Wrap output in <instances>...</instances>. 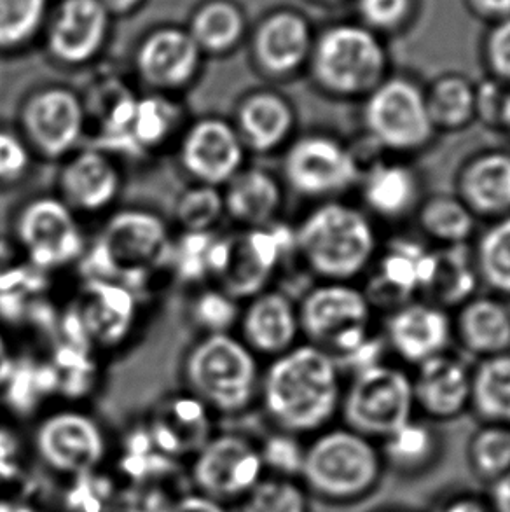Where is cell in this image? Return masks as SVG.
<instances>
[{
	"label": "cell",
	"instance_id": "1",
	"mask_svg": "<svg viewBox=\"0 0 510 512\" xmlns=\"http://www.w3.org/2000/svg\"><path fill=\"white\" fill-rule=\"evenodd\" d=\"M262 406L280 432L304 436L324 429L343 399L341 369L331 353L311 343L292 346L261 374Z\"/></svg>",
	"mask_w": 510,
	"mask_h": 512
},
{
	"label": "cell",
	"instance_id": "2",
	"mask_svg": "<svg viewBox=\"0 0 510 512\" xmlns=\"http://www.w3.org/2000/svg\"><path fill=\"white\" fill-rule=\"evenodd\" d=\"M296 254L320 282H355L380 250L371 215L345 200L317 203L294 228Z\"/></svg>",
	"mask_w": 510,
	"mask_h": 512
},
{
	"label": "cell",
	"instance_id": "3",
	"mask_svg": "<svg viewBox=\"0 0 510 512\" xmlns=\"http://www.w3.org/2000/svg\"><path fill=\"white\" fill-rule=\"evenodd\" d=\"M170 231L149 210H121L105 222L95 247L88 252L86 275L105 278L137 292L172 261Z\"/></svg>",
	"mask_w": 510,
	"mask_h": 512
},
{
	"label": "cell",
	"instance_id": "4",
	"mask_svg": "<svg viewBox=\"0 0 510 512\" xmlns=\"http://www.w3.org/2000/svg\"><path fill=\"white\" fill-rule=\"evenodd\" d=\"M191 394L210 411L236 415L259 395L261 369L255 353L229 333L207 334L186 360Z\"/></svg>",
	"mask_w": 510,
	"mask_h": 512
},
{
	"label": "cell",
	"instance_id": "5",
	"mask_svg": "<svg viewBox=\"0 0 510 512\" xmlns=\"http://www.w3.org/2000/svg\"><path fill=\"white\" fill-rule=\"evenodd\" d=\"M308 343L331 353L339 369L373 338L374 308L353 282H320L297 305Z\"/></svg>",
	"mask_w": 510,
	"mask_h": 512
},
{
	"label": "cell",
	"instance_id": "6",
	"mask_svg": "<svg viewBox=\"0 0 510 512\" xmlns=\"http://www.w3.org/2000/svg\"><path fill=\"white\" fill-rule=\"evenodd\" d=\"M360 121L367 140L393 158L425 151L437 135L425 91L402 77L386 79L364 98Z\"/></svg>",
	"mask_w": 510,
	"mask_h": 512
},
{
	"label": "cell",
	"instance_id": "7",
	"mask_svg": "<svg viewBox=\"0 0 510 512\" xmlns=\"http://www.w3.org/2000/svg\"><path fill=\"white\" fill-rule=\"evenodd\" d=\"M380 453L373 441L352 429H332L304 451L301 476L313 492L329 499H353L380 478Z\"/></svg>",
	"mask_w": 510,
	"mask_h": 512
},
{
	"label": "cell",
	"instance_id": "8",
	"mask_svg": "<svg viewBox=\"0 0 510 512\" xmlns=\"http://www.w3.org/2000/svg\"><path fill=\"white\" fill-rule=\"evenodd\" d=\"M414 408L411 376L402 367L380 362L352 373L339 411L348 429L369 439H385L413 418Z\"/></svg>",
	"mask_w": 510,
	"mask_h": 512
},
{
	"label": "cell",
	"instance_id": "9",
	"mask_svg": "<svg viewBox=\"0 0 510 512\" xmlns=\"http://www.w3.org/2000/svg\"><path fill=\"white\" fill-rule=\"evenodd\" d=\"M364 165L346 140L332 133H308L292 140L283 158V175L294 193L306 200H343L359 186Z\"/></svg>",
	"mask_w": 510,
	"mask_h": 512
},
{
	"label": "cell",
	"instance_id": "10",
	"mask_svg": "<svg viewBox=\"0 0 510 512\" xmlns=\"http://www.w3.org/2000/svg\"><path fill=\"white\" fill-rule=\"evenodd\" d=\"M385 65L380 42L353 27L327 32L313 56L318 86L336 98H366L385 81Z\"/></svg>",
	"mask_w": 510,
	"mask_h": 512
},
{
	"label": "cell",
	"instance_id": "11",
	"mask_svg": "<svg viewBox=\"0 0 510 512\" xmlns=\"http://www.w3.org/2000/svg\"><path fill=\"white\" fill-rule=\"evenodd\" d=\"M20 249L35 270H58L84 254V236L74 210L53 196L30 201L16 224Z\"/></svg>",
	"mask_w": 510,
	"mask_h": 512
},
{
	"label": "cell",
	"instance_id": "12",
	"mask_svg": "<svg viewBox=\"0 0 510 512\" xmlns=\"http://www.w3.org/2000/svg\"><path fill=\"white\" fill-rule=\"evenodd\" d=\"M261 448L236 434L212 436L194 453L196 492L217 502L242 500L264 478Z\"/></svg>",
	"mask_w": 510,
	"mask_h": 512
},
{
	"label": "cell",
	"instance_id": "13",
	"mask_svg": "<svg viewBox=\"0 0 510 512\" xmlns=\"http://www.w3.org/2000/svg\"><path fill=\"white\" fill-rule=\"evenodd\" d=\"M289 254H296V235L285 224L271 222L231 238L228 263L219 275L222 291L235 299L254 298L268 289Z\"/></svg>",
	"mask_w": 510,
	"mask_h": 512
},
{
	"label": "cell",
	"instance_id": "14",
	"mask_svg": "<svg viewBox=\"0 0 510 512\" xmlns=\"http://www.w3.org/2000/svg\"><path fill=\"white\" fill-rule=\"evenodd\" d=\"M34 446L44 465L67 476L97 469L107 455L102 425L77 409L46 416L35 430Z\"/></svg>",
	"mask_w": 510,
	"mask_h": 512
},
{
	"label": "cell",
	"instance_id": "15",
	"mask_svg": "<svg viewBox=\"0 0 510 512\" xmlns=\"http://www.w3.org/2000/svg\"><path fill=\"white\" fill-rule=\"evenodd\" d=\"M432 249L418 238L397 236L380 245L364 287L374 310L392 312L413 299H420Z\"/></svg>",
	"mask_w": 510,
	"mask_h": 512
},
{
	"label": "cell",
	"instance_id": "16",
	"mask_svg": "<svg viewBox=\"0 0 510 512\" xmlns=\"http://www.w3.org/2000/svg\"><path fill=\"white\" fill-rule=\"evenodd\" d=\"M21 125L28 144L44 158L70 156L86 132L84 102L65 88L37 91L23 107Z\"/></svg>",
	"mask_w": 510,
	"mask_h": 512
},
{
	"label": "cell",
	"instance_id": "17",
	"mask_svg": "<svg viewBox=\"0 0 510 512\" xmlns=\"http://www.w3.org/2000/svg\"><path fill=\"white\" fill-rule=\"evenodd\" d=\"M245 151L235 126L224 119L205 118L184 133L180 161L196 184L222 187L242 170Z\"/></svg>",
	"mask_w": 510,
	"mask_h": 512
},
{
	"label": "cell",
	"instance_id": "18",
	"mask_svg": "<svg viewBox=\"0 0 510 512\" xmlns=\"http://www.w3.org/2000/svg\"><path fill=\"white\" fill-rule=\"evenodd\" d=\"M383 340L402 362L418 367L448 352L453 341V319L441 306L413 299L388 312Z\"/></svg>",
	"mask_w": 510,
	"mask_h": 512
},
{
	"label": "cell",
	"instance_id": "19",
	"mask_svg": "<svg viewBox=\"0 0 510 512\" xmlns=\"http://www.w3.org/2000/svg\"><path fill=\"white\" fill-rule=\"evenodd\" d=\"M359 191L364 210L383 221H402L420 207V173L402 158L373 161L362 170Z\"/></svg>",
	"mask_w": 510,
	"mask_h": 512
},
{
	"label": "cell",
	"instance_id": "20",
	"mask_svg": "<svg viewBox=\"0 0 510 512\" xmlns=\"http://www.w3.org/2000/svg\"><path fill=\"white\" fill-rule=\"evenodd\" d=\"M456 196L476 219L497 221L510 214V153L486 149L472 154L458 168Z\"/></svg>",
	"mask_w": 510,
	"mask_h": 512
},
{
	"label": "cell",
	"instance_id": "21",
	"mask_svg": "<svg viewBox=\"0 0 510 512\" xmlns=\"http://www.w3.org/2000/svg\"><path fill=\"white\" fill-rule=\"evenodd\" d=\"M77 310L88 340L105 346L118 345L128 338L137 322V294L112 280L86 278L83 301Z\"/></svg>",
	"mask_w": 510,
	"mask_h": 512
},
{
	"label": "cell",
	"instance_id": "22",
	"mask_svg": "<svg viewBox=\"0 0 510 512\" xmlns=\"http://www.w3.org/2000/svg\"><path fill=\"white\" fill-rule=\"evenodd\" d=\"M200 55V46L189 32L161 28L138 49V74L156 90H180L196 76Z\"/></svg>",
	"mask_w": 510,
	"mask_h": 512
},
{
	"label": "cell",
	"instance_id": "23",
	"mask_svg": "<svg viewBox=\"0 0 510 512\" xmlns=\"http://www.w3.org/2000/svg\"><path fill=\"white\" fill-rule=\"evenodd\" d=\"M411 380L414 406L430 418H456L470 406L472 369L453 353H441L423 362Z\"/></svg>",
	"mask_w": 510,
	"mask_h": 512
},
{
	"label": "cell",
	"instance_id": "24",
	"mask_svg": "<svg viewBox=\"0 0 510 512\" xmlns=\"http://www.w3.org/2000/svg\"><path fill=\"white\" fill-rule=\"evenodd\" d=\"M62 200L72 210L97 214L111 207L121 189V172L104 149L70 154L60 175Z\"/></svg>",
	"mask_w": 510,
	"mask_h": 512
},
{
	"label": "cell",
	"instance_id": "25",
	"mask_svg": "<svg viewBox=\"0 0 510 512\" xmlns=\"http://www.w3.org/2000/svg\"><path fill=\"white\" fill-rule=\"evenodd\" d=\"M245 345L257 355L278 357L297 345L301 334L299 312L292 299L280 291H266L250 298L242 315Z\"/></svg>",
	"mask_w": 510,
	"mask_h": 512
},
{
	"label": "cell",
	"instance_id": "26",
	"mask_svg": "<svg viewBox=\"0 0 510 512\" xmlns=\"http://www.w3.org/2000/svg\"><path fill=\"white\" fill-rule=\"evenodd\" d=\"M109 11L102 0H65L49 30V49L60 62L84 63L102 48Z\"/></svg>",
	"mask_w": 510,
	"mask_h": 512
},
{
	"label": "cell",
	"instance_id": "27",
	"mask_svg": "<svg viewBox=\"0 0 510 512\" xmlns=\"http://www.w3.org/2000/svg\"><path fill=\"white\" fill-rule=\"evenodd\" d=\"M296 123V111L287 98L273 91H259L240 102L233 126L245 149L268 154L289 144Z\"/></svg>",
	"mask_w": 510,
	"mask_h": 512
},
{
	"label": "cell",
	"instance_id": "28",
	"mask_svg": "<svg viewBox=\"0 0 510 512\" xmlns=\"http://www.w3.org/2000/svg\"><path fill=\"white\" fill-rule=\"evenodd\" d=\"M453 338L479 360L510 352V306L495 294H476L456 308Z\"/></svg>",
	"mask_w": 510,
	"mask_h": 512
},
{
	"label": "cell",
	"instance_id": "29",
	"mask_svg": "<svg viewBox=\"0 0 510 512\" xmlns=\"http://www.w3.org/2000/svg\"><path fill=\"white\" fill-rule=\"evenodd\" d=\"M149 434L166 455H194L212 437L210 409L193 394L172 397L152 416Z\"/></svg>",
	"mask_w": 510,
	"mask_h": 512
},
{
	"label": "cell",
	"instance_id": "30",
	"mask_svg": "<svg viewBox=\"0 0 510 512\" xmlns=\"http://www.w3.org/2000/svg\"><path fill=\"white\" fill-rule=\"evenodd\" d=\"M479 284L474 256L467 245L432 247L420 299L444 310H456L476 296Z\"/></svg>",
	"mask_w": 510,
	"mask_h": 512
},
{
	"label": "cell",
	"instance_id": "31",
	"mask_svg": "<svg viewBox=\"0 0 510 512\" xmlns=\"http://www.w3.org/2000/svg\"><path fill=\"white\" fill-rule=\"evenodd\" d=\"M222 193L224 212L247 228L275 222L283 203L280 180L262 168H242Z\"/></svg>",
	"mask_w": 510,
	"mask_h": 512
},
{
	"label": "cell",
	"instance_id": "32",
	"mask_svg": "<svg viewBox=\"0 0 510 512\" xmlns=\"http://www.w3.org/2000/svg\"><path fill=\"white\" fill-rule=\"evenodd\" d=\"M310 51V34L301 18L282 13L271 16L257 32L255 55L262 69L273 76L292 74Z\"/></svg>",
	"mask_w": 510,
	"mask_h": 512
},
{
	"label": "cell",
	"instance_id": "33",
	"mask_svg": "<svg viewBox=\"0 0 510 512\" xmlns=\"http://www.w3.org/2000/svg\"><path fill=\"white\" fill-rule=\"evenodd\" d=\"M414 215L423 238L437 247L467 245L476 235V215L456 194L423 198Z\"/></svg>",
	"mask_w": 510,
	"mask_h": 512
},
{
	"label": "cell",
	"instance_id": "34",
	"mask_svg": "<svg viewBox=\"0 0 510 512\" xmlns=\"http://www.w3.org/2000/svg\"><path fill=\"white\" fill-rule=\"evenodd\" d=\"M470 406L486 423L510 425V352L481 359L472 369Z\"/></svg>",
	"mask_w": 510,
	"mask_h": 512
},
{
	"label": "cell",
	"instance_id": "35",
	"mask_svg": "<svg viewBox=\"0 0 510 512\" xmlns=\"http://www.w3.org/2000/svg\"><path fill=\"white\" fill-rule=\"evenodd\" d=\"M435 132H462L476 121V86L460 76H446L425 91Z\"/></svg>",
	"mask_w": 510,
	"mask_h": 512
},
{
	"label": "cell",
	"instance_id": "36",
	"mask_svg": "<svg viewBox=\"0 0 510 512\" xmlns=\"http://www.w3.org/2000/svg\"><path fill=\"white\" fill-rule=\"evenodd\" d=\"M180 128V109L161 95L138 98L126 147L133 153H149L168 144Z\"/></svg>",
	"mask_w": 510,
	"mask_h": 512
},
{
	"label": "cell",
	"instance_id": "37",
	"mask_svg": "<svg viewBox=\"0 0 510 512\" xmlns=\"http://www.w3.org/2000/svg\"><path fill=\"white\" fill-rule=\"evenodd\" d=\"M479 282L498 298H510V214L491 221L472 249Z\"/></svg>",
	"mask_w": 510,
	"mask_h": 512
},
{
	"label": "cell",
	"instance_id": "38",
	"mask_svg": "<svg viewBox=\"0 0 510 512\" xmlns=\"http://www.w3.org/2000/svg\"><path fill=\"white\" fill-rule=\"evenodd\" d=\"M189 34L200 49L214 53L228 51L243 34V18L240 11L226 0H214L194 16Z\"/></svg>",
	"mask_w": 510,
	"mask_h": 512
},
{
	"label": "cell",
	"instance_id": "39",
	"mask_svg": "<svg viewBox=\"0 0 510 512\" xmlns=\"http://www.w3.org/2000/svg\"><path fill=\"white\" fill-rule=\"evenodd\" d=\"M385 457L400 469H420L437 451V436L428 423L411 418L383 439Z\"/></svg>",
	"mask_w": 510,
	"mask_h": 512
},
{
	"label": "cell",
	"instance_id": "40",
	"mask_svg": "<svg viewBox=\"0 0 510 512\" xmlns=\"http://www.w3.org/2000/svg\"><path fill=\"white\" fill-rule=\"evenodd\" d=\"M240 502V512H308L301 485L280 476L262 478Z\"/></svg>",
	"mask_w": 510,
	"mask_h": 512
},
{
	"label": "cell",
	"instance_id": "41",
	"mask_svg": "<svg viewBox=\"0 0 510 512\" xmlns=\"http://www.w3.org/2000/svg\"><path fill=\"white\" fill-rule=\"evenodd\" d=\"M224 214V198L219 187L205 184L187 189L175 208L177 221L187 233H210Z\"/></svg>",
	"mask_w": 510,
	"mask_h": 512
},
{
	"label": "cell",
	"instance_id": "42",
	"mask_svg": "<svg viewBox=\"0 0 510 512\" xmlns=\"http://www.w3.org/2000/svg\"><path fill=\"white\" fill-rule=\"evenodd\" d=\"M470 458L479 474L495 479L510 471V425L488 423L472 437Z\"/></svg>",
	"mask_w": 510,
	"mask_h": 512
},
{
	"label": "cell",
	"instance_id": "43",
	"mask_svg": "<svg viewBox=\"0 0 510 512\" xmlns=\"http://www.w3.org/2000/svg\"><path fill=\"white\" fill-rule=\"evenodd\" d=\"M46 0H0V48L28 41L41 25Z\"/></svg>",
	"mask_w": 510,
	"mask_h": 512
},
{
	"label": "cell",
	"instance_id": "44",
	"mask_svg": "<svg viewBox=\"0 0 510 512\" xmlns=\"http://www.w3.org/2000/svg\"><path fill=\"white\" fill-rule=\"evenodd\" d=\"M193 319L196 326L207 334L229 333L240 319L236 299L222 289L200 292L193 303Z\"/></svg>",
	"mask_w": 510,
	"mask_h": 512
},
{
	"label": "cell",
	"instance_id": "45",
	"mask_svg": "<svg viewBox=\"0 0 510 512\" xmlns=\"http://www.w3.org/2000/svg\"><path fill=\"white\" fill-rule=\"evenodd\" d=\"M304 451L306 448L299 443V437L278 430V434L269 437L262 446V462L264 467L273 469L276 476L294 479L303 471Z\"/></svg>",
	"mask_w": 510,
	"mask_h": 512
},
{
	"label": "cell",
	"instance_id": "46",
	"mask_svg": "<svg viewBox=\"0 0 510 512\" xmlns=\"http://www.w3.org/2000/svg\"><path fill=\"white\" fill-rule=\"evenodd\" d=\"M214 236L210 233H187L182 236L179 245H173L172 261L177 263L182 277L187 280H200L208 271V249Z\"/></svg>",
	"mask_w": 510,
	"mask_h": 512
},
{
	"label": "cell",
	"instance_id": "47",
	"mask_svg": "<svg viewBox=\"0 0 510 512\" xmlns=\"http://www.w3.org/2000/svg\"><path fill=\"white\" fill-rule=\"evenodd\" d=\"M30 165L28 146L14 133L0 130V184L21 179Z\"/></svg>",
	"mask_w": 510,
	"mask_h": 512
},
{
	"label": "cell",
	"instance_id": "48",
	"mask_svg": "<svg viewBox=\"0 0 510 512\" xmlns=\"http://www.w3.org/2000/svg\"><path fill=\"white\" fill-rule=\"evenodd\" d=\"M507 90L509 88H505L498 81H488L476 86V121L488 126L490 130H498Z\"/></svg>",
	"mask_w": 510,
	"mask_h": 512
},
{
	"label": "cell",
	"instance_id": "49",
	"mask_svg": "<svg viewBox=\"0 0 510 512\" xmlns=\"http://www.w3.org/2000/svg\"><path fill=\"white\" fill-rule=\"evenodd\" d=\"M488 60L498 77V83L510 90V21L504 23L491 35L488 44Z\"/></svg>",
	"mask_w": 510,
	"mask_h": 512
},
{
	"label": "cell",
	"instance_id": "50",
	"mask_svg": "<svg viewBox=\"0 0 510 512\" xmlns=\"http://www.w3.org/2000/svg\"><path fill=\"white\" fill-rule=\"evenodd\" d=\"M362 7L374 25L390 27L406 13L407 0H362Z\"/></svg>",
	"mask_w": 510,
	"mask_h": 512
},
{
	"label": "cell",
	"instance_id": "51",
	"mask_svg": "<svg viewBox=\"0 0 510 512\" xmlns=\"http://www.w3.org/2000/svg\"><path fill=\"white\" fill-rule=\"evenodd\" d=\"M166 512H229L222 502L210 499L201 493H191L180 497Z\"/></svg>",
	"mask_w": 510,
	"mask_h": 512
},
{
	"label": "cell",
	"instance_id": "52",
	"mask_svg": "<svg viewBox=\"0 0 510 512\" xmlns=\"http://www.w3.org/2000/svg\"><path fill=\"white\" fill-rule=\"evenodd\" d=\"M490 507L493 512H510V471L493 481Z\"/></svg>",
	"mask_w": 510,
	"mask_h": 512
},
{
	"label": "cell",
	"instance_id": "53",
	"mask_svg": "<svg viewBox=\"0 0 510 512\" xmlns=\"http://www.w3.org/2000/svg\"><path fill=\"white\" fill-rule=\"evenodd\" d=\"M441 512H493V509L483 500L460 497L442 507Z\"/></svg>",
	"mask_w": 510,
	"mask_h": 512
},
{
	"label": "cell",
	"instance_id": "54",
	"mask_svg": "<svg viewBox=\"0 0 510 512\" xmlns=\"http://www.w3.org/2000/svg\"><path fill=\"white\" fill-rule=\"evenodd\" d=\"M14 362L16 360L13 359L6 336L0 331V383H6L9 374L13 371Z\"/></svg>",
	"mask_w": 510,
	"mask_h": 512
},
{
	"label": "cell",
	"instance_id": "55",
	"mask_svg": "<svg viewBox=\"0 0 510 512\" xmlns=\"http://www.w3.org/2000/svg\"><path fill=\"white\" fill-rule=\"evenodd\" d=\"M477 6L490 14H509L510 0H474Z\"/></svg>",
	"mask_w": 510,
	"mask_h": 512
},
{
	"label": "cell",
	"instance_id": "56",
	"mask_svg": "<svg viewBox=\"0 0 510 512\" xmlns=\"http://www.w3.org/2000/svg\"><path fill=\"white\" fill-rule=\"evenodd\" d=\"M14 451H16V446H14L13 436L7 434L4 430H0V464L7 457H13Z\"/></svg>",
	"mask_w": 510,
	"mask_h": 512
},
{
	"label": "cell",
	"instance_id": "57",
	"mask_svg": "<svg viewBox=\"0 0 510 512\" xmlns=\"http://www.w3.org/2000/svg\"><path fill=\"white\" fill-rule=\"evenodd\" d=\"M498 130L504 132L505 135L510 137V90H507L505 95L504 105H502V114H500V125Z\"/></svg>",
	"mask_w": 510,
	"mask_h": 512
},
{
	"label": "cell",
	"instance_id": "58",
	"mask_svg": "<svg viewBox=\"0 0 510 512\" xmlns=\"http://www.w3.org/2000/svg\"><path fill=\"white\" fill-rule=\"evenodd\" d=\"M140 0H102V4L107 7V11H128L133 6H137Z\"/></svg>",
	"mask_w": 510,
	"mask_h": 512
}]
</instances>
